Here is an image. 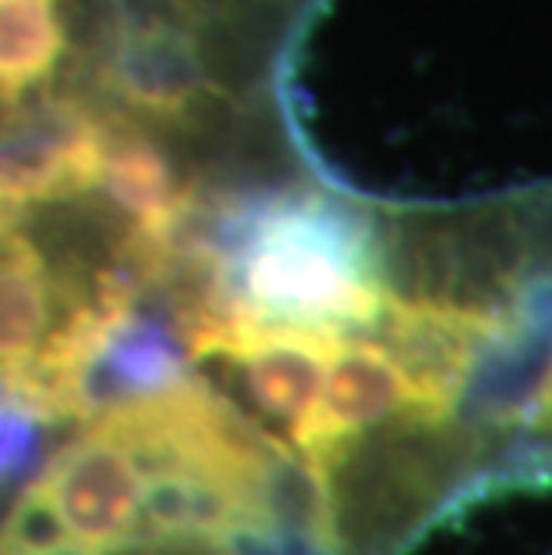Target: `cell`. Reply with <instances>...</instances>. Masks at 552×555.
<instances>
[{"mask_svg":"<svg viewBox=\"0 0 552 555\" xmlns=\"http://www.w3.org/2000/svg\"><path fill=\"white\" fill-rule=\"evenodd\" d=\"M266 516L248 423L205 376L79 423L0 516V555L230 548Z\"/></svg>","mask_w":552,"mask_h":555,"instance_id":"6da1fadb","label":"cell"},{"mask_svg":"<svg viewBox=\"0 0 552 555\" xmlns=\"http://www.w3.org/2000/svg\"><path fill=\"white\" fill-rule=\"evenodd\" d=\"M334 0H112L101 115L208 162L284 126L298 54Z\"/></svg>","mask_w":552,"mask_h":555,"instance_id":"7a4b0ae2","label":"cell"},{"mask_svg":"<svg viewBox=\"0 0 552 555\" xmlns=\"http://www.w3.org/2000/svg\"><path fill=\"white\" fill-rule=\"evenodd\" d=\"M112 57V0H0V158L98 115Z\"/></svg>","mask_w":552,"mask_h":555,"instance_id":"3957f363","label":"cell"},{"mask_svg":"<svg viewBox=\"0 0 552 555\" xmlns=\"http://www.w3.org/2000/svg\"><path fill=\"white\" fill-rule=\"evenodd\" d=\"M460 420L488 430L552 423V262L527 269L488 305Z\"/></svg>","mask_w":552,"mask_h":555,"instance_id":"277c9868","label":"cell"},{"mask_svg":"<svg viewBox=\"0 0 552 555\" xmlns=\"http://www.w3.org/2000/svg\"><path fill=\"white\" fill-rule=\"evenodd\" d=\"M133 555H252L233 548H158V552H133Z\"/></svg>","mask_w":552,"mask_h":555,"instance_id":"5b68a950","label":"cell"}]
</instances>
